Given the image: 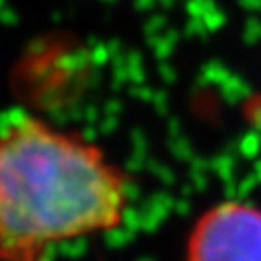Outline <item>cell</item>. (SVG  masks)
Masks as SVG:
<instances>
[{"label":"cell","instance_id":"7a4b0ae2","mask_svg":"<svg viewBox=\"0 0 261 261\" xmlns=\"http://www.w3.org/2000/svg\"><path fill=\"white\" fill-rule=\"evenodd\" d=\"M186 261H261V207L223 201L197 217Z\"/></svg>","mask_w":261,"mask_h":261},{"label":"cell","instance_id":"6da1fadb","mask_svg":"<svg viewBox=\"0 0 261 261\" xmlns=\"http://www.w3.org/2000/svg\"><path fill=\"white\" fill-rule=\"evenodd\" d=\"M128 205V176L95 143L31 114L0 128V261H47L118 228Z\"/></svg>","mask_w":261,"mask_h":261}]
</instances>
